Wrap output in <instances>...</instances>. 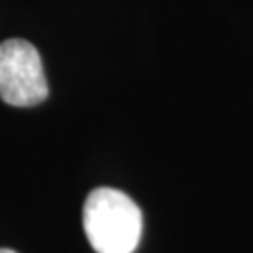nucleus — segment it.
I'll return each instance as SVG.
<instances>
[{
  "instance_id": "obj_3",
  "label": "nucleus",
  "mask_w": 253,
  "mask_h": 253,
  "mask_svg": "<svg viewBox=\"0 0 253 253\" xmlns=\"http://www.w3.org/2000/svg\"><path fill=\"white\" fill-rule=\"evenodd\" d=\"M0 253H15L13 250H8V248H0Z\"/></svg>"
},
{
  "instance_id": "obj_2",
  "label": "nucleus",
  "mask_w": 253,
  "mask_h": 253,
  "mask_svg": "<svg viewBox=\"0 0 253 253\" xmlns=\"http://www.w3.org/2000/svg\"><path fill=\"white\" fill-rule=\"evenodd\" d=\"M45 72L38 49L27 40L0 43V98L13 107H34L47 98Z\"/></svg>"
},
{
  "instance_id": "obj_1",
  "label": "nucleus",
  "mask_w": 253,
  "mask_h": 253,
  "mask_svg": "<svg viewBox=\"0 0 253 253\" xmlns=\"http://www.w3.org/2000/svg\"><path fill=\"white\" fill-rule=\"evenodd\" d=\"M83 227L96 253H133L143 235V214L115 188H96L83 207Z\"/></svg>"
}]
</instances>
